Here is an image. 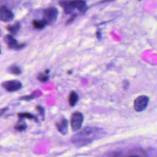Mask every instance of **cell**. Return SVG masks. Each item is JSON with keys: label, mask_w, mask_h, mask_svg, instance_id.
I'll list each match as a JSON object with an SVG mask.
<instances>
[{"label": "cell", "mask_w": 157, "mask_h": 157, "mask_svg": "<svg viewBox=\"0 0 157 157\" xmlns=\"http://www.w3.org/2000/svg\"><path fill=\"white\" fill-rule=\"evenodd\" d=\"M47 74H43V73H40L38 74L37 75V80H39L41 82H46L48 78H49V76L48 75H47Z\"/></svg>", "instance_id": "ac0fdd59"}, {"label": "cell", "mask_w": 157, "mask_h": 157, "mask_svg": "<svg viewBox=\"0 0 157 157\" xmlns=\"http://www.w3.org/2000/svg\"><path fill=\"white\" fill-rule=\"evenodd\" d=\"M105 132L98 127H86L75 134L71 138V142L77 147H83L93 141L104 136Z\"/></svg>", "instance_id": "6da1fadb"}, {"label": "cell", "mask_w": 157, "mask_h": 157, "mask_svg": "<svg viewBox=\"0 0 157 157\" xmlns=\"http://www.w3.org/2000/svg\"><path fill=\"white\" fill-rule=\"evenodd\" d=\"M20 28V24L19 23H16L13 25H9L6 27L7 30L12 35L17 34Z\"/></svg>", "instance_id": "4fadbf2b"}, {"label": "cell", "mask_w": 157, "mask_h": 157, "mask_svg": "<svg viewBox=\"0 0 157 157\" xmlns=\"http://www.w3.org/2000/svg\"><path fill=\"white\" fill-rule=\"evenodd\" d=\"M74 7L77 9L80 12L83 13L87 9V5L85 0H71Z\"/></svg>", "instance_id": "30bf717a"}, {"label": "cell", "mask_w": 157, "mask_h": 157, "mask_svg": "<svg viewBox=\"0 0 157 157\" xmlns=\"http://www.w3.org/2000/svg\"><path fill=\"white\" fill-rule=\"evenodd\" d=\"M83 121V115L79 111H75L72 113L71 117V126L74 131H78L82 126Z\"/></svg>", "instance_id": "3957f363"}, {"label": "cell", "mask_w": 157, "mask_h": 157, "mask_svg": "<svg viewBox=\"0 0 157 157\" xmlns=\"http://www.w3.org/2000/svg\"><path fill=\"white\" fill-rule=\"evenodd\" d=\"M36 109L39 113L40 115L42 118V120H44V118H45V109H44V108L42 105H37L36 106Z\"/></svg>", "instance_id": "ffe728a7"}, {"label": "cell", "mask_w": 157, "mask_h": 157, "mask_svg": "<svg viewBox=\"0 0 157 157\" xmlns=\"http://www.w3.org/2000/svg\"><path fill=\"white\" fill-rule=\"evenodd\" d=\"M146 152L145 150L141 148L136 147L134 148H132L131 150H129L126 152L123 156H147Z\"/></svg>", "instance_id": "8fae6325"}, {"label": "cell", "mask_w": 157, "mask_h": 157, "mask_svg": "<svg viewBox=\"0 0 157 157\" xmlns=\"http://www.w3.org/2000/svg\"><path fill=\"white\" fill-rule=\"evenodd\" d=\"M14 18L13 13L6 6L0 7V20L4 22H9Z\"/></svg>", "instance_id": "52a82bcc"}, {"label": "cell", "mask_w": 157, "mask_h": 157, "mask_svg": "<svg viewBox=\"0 0 157 157\" xmlns=\"http://www.w3.org/2000/svg\"><path fill=\"white\" fill-rule=\"evenodd\" d=\"M2 86L9 92H14L21 89L22 84L18 80H7L2 83Z\"/></svg>", "instance_id": "8992f818"}, {"label": "cell", "mask_w": 157, "mask_h": 157, "mask_svg": "<svg viewBox=\"0 0 157 157\" xmlns=\"http://www.w3.org/2000/svg\"><path fill=\"white\" fill-rule=\"evenodd\" d=\"M114 0H101L100 1H99L98 2V4H101V3H105V2H111L113 1Z\"/></svg>", "instance_id": "d4e9b609"}, {"label": "cell", "mask_w": 157, "mask_h": 157, "mask_svg": "<svg viewBox=\"0 0 157 157\" xmlns=\"http://www.w3.org/2000/svg\"><path fill=\"white\" fill-rule=\"evenodd\" d=\"M78 100V95L75 91H71L68 97L69 104L71 107H74Z\"/></svg>", "instance_id": "7c38bea8"}, {"label": "cell", "mask_w": 157, "mask_h": 157, "mask_svg": "<svg viewBox=\"0 0 157 157\" xmlns=\"http://www.w3.org/2000/svg\"><path fill=\"white\" fill-rule=\"evenodd\" d=\"M59 4L63 7V11L66 14H72L75 8L72 4L71 0H59Z\"/></svg>", "instance_id": "9c48e42d"}, {"label": "cell", "mask_w": 157, "mask_h": 157, "mask_svg": "<svg viewBox=\"0 0 157 157\" xmlns=\"http://www.w3.org/2000/svg\"><path fill=\"white\" fill-rule=\"evenodd\" d=\"M101 33L99 31H97L96 32V37L98 39H100L101 38Z\"/></svg>", "instance_id": "484cf974"}, {"label": "cell", "mask_w": 157, "mask_h": 157, "mask_svg": "<svg viewBox=\"0 0 157 157\" xmlns=\"http://www.w3.org/2000/svg\"><path fill=\"white\" fill-rule=\"evenodd\" d=\"M7 71L9 73H11L14 75H20L21 74V71L20 69V67L15 64L9 66L7 69Z\"/></svg>", "instance_id": "2e32d148"}, {"label": "cell", "mask_w": 157, "mask_h": 157, "mask_svg": "<svg viewBox=\"0 0 157 157\" xmlns=\"http://www.w3.org/2000/svg\"><path fill=\"white\" fill-rule=\"evenodd\" d=\"M7 110V107H5V108L0 109V116L2 115Z\"/></svg>", "instance_id": "cb8c5ba5"}, {"label": "cell", "mask_w": 157, "mask_h": 157, "mask_svg": "<svg viewBox=\"0 0 157 157\" xmlns=\"http://www.w3.org/2000/svg\"><path fill=\"white\" fill-rule=\"evenodd\" d=\"M77 13H73L71 15V17L66 21V25H69L70 23H71L75 20V18L77 17Z\"/></svg>", "instance_id": "44dd1931"}, {"label": "cell", "mask_w": 157, "mask_h": 157, "mask_svg": "<svg viewBox=\"0 0 157 157\" xmlns=\"http://www.w3.org/2000/svg\"><path fill=\"white\" fill-rule=\"evenodd\" d=\"M41 93L39 91H37V93H35L34 94V93L31 94V95H28V96H23V97H21L20 98V99L21 100H25V101H29V100H31V99H34L36 97H38L41 94Z\"/></svg>", "instance_id": "e0dca14e"}, {"label": "cell", "mask_w": 157, "mask_h": 157, "mask_svg": "<svg viewBox=\"0 0 157 157\" xmlns=\"http://www.w3.org/2000/svg\"><path fill=\"white\" fill-rule=\"evenodd\" d=\"M58 15V9L55 7H49L44 11L43 20L46 22L47 25H51L56 20Z\"/></svg>", "instance_id": "7a4b0ae2"}, {"label": "cell", "mask_w": 157, "mask_h": 157, "mask_svg": "<svg viewBox=\"0 0 157 157\" xmlns=\"http://www.w3.org/2000/svg\"><path fill=\"white\" fill-rule=\"evenodd\" d=\"M58 131L62 134L66 135L68 131V121L64 118H62L55 124Z\"/></svg>", "instance_id": "ba28073f"}, {"label": "cell", "mask_w": 157, "mask_h": 157, "mask_svg": "<svg viewBox=\"0 0 157 157\" xmlns=\"http://www.w3.org/2000/svg\"><path fill=\"white\" fill-rule=\"evenodd\" d=\"M122 151H113L112 152L109 156H123L122 154Z\"/></svg>", "instance_id": "7402d4cb"}, {"label": "cell", "mask_w": 157, "mask_h": 157, "mask_svg": "<svg viewBox=\"0 0 157 157\" xmlns=\"http://www.w3.org/2000/svg\"><path fill=\"white\" fill-rule=\"evenodd\" d=\"M32 25L33 27H34L36 29H43L47 25L46 22L42 19V20H34L32 21Z\"/></svg>", "instance_id": "9a60e30c"}, {"label": "cell", "mask_w": 157, "mask_h": 157, "mask_svg": "<svg viewBox=\"0 0 157 157\" xmlns=\"http://www.w3.org/2000/svg\"><path fill=\"white\" fill-rule=\"evenodd\" d=\"M18 117L20 118H28L29 120H33L36 122H38L37 118L36 115L29 112H20L18 113Z\"/></svg>", "instance_id": "5bb4252c"}, {"label": "cell", "mask_w": 157, "mask_h": 157, "mask_svg": "<svg viewBox=\"0 0 157 157\" xmlns=\"http://www.w3.org/2000/svg\"><path fill=\"white\" fill-rule=\"evenodd\" d=\"M149 98L145 95H140L136 98L134 101V107L137 112H142L147 107Z\"/></svg>", "instance_id": "277c9868"}, {"label": "cell", "mask_w": 157, "mask_h": 157, "mask_svg": "<svg viewBox=\"0 0 157 157\" xmlns=\"http://www.w3.org/2000/svg\"><path fill=\"white\" fill-rule=\"evenodd\" d=\"M129 86V82L128 80H124L123 81V88L124 90H127Z\"/></svg>", "instance_id": "603a6c76"}, {"label": "cell", "mask_w": 157, "mask_h": 157, "mask_svg": "<svg viewBox=\"0 0 157 157\" xmlns=\"http://www.w3.org/2000/svg\"><path fill=\"white\" fill-rule=\"evenodd\" d=\"M27 128V125L25 123H18L17 124H16L14 126V129L17 131H25Z\"/></svg>", "instance_id": "d6986e66"}, {"label": "cell", "mask_w": 157, "mask_h": 157, "mask_svg": "<svg viewBox=\"0 0 157 157\" xmlns=\"http://www.w3.org/2000/svg\"><path fill=\"white\" fill-rule=\"evenodd\" d=\"M0 53H1V50H0Z\"/></svg>", "instance_id": "4316f807"}, {"label": "cell", "mask_w": 157, "mask_h": 157, "mask_svg": "<svg viewBox=\"0 0 157 157\" xmlns=\"http://www.w3.org/2000/svg\"><path fill=\"white\" fill-rule=\"evenodd\" d=\"M4 42L7 45L9 48L14 49V50H20L24 48L26 45V44L18 43V41L10 34L6 35L4 37Z\"/></svg>", "instance_id": "5b68a950"}]
</instances>
